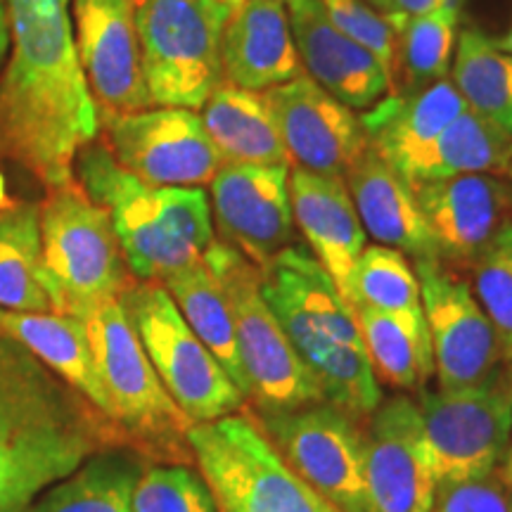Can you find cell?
<instances>
[{
    "label": "cell",
    "instance_id": "6da1fadb",
    "mask_svg": "<svg viewBox=\"0 0 512 512\" xmlns=\"http://www.w3.org/2000/svg\"><path fill=\"white\" fill-rule=\"evenodd\" d=\"M10 50L0 69V159L46 188L74 178L100 117L76 55L69 0H5Z\"/></svg>",
    "mask_w": 512,
    "mask_h": 512
},
{
    "label": "cell",
    "instance_id": "7a4b0ae2",
    "mask_svg": "<svg viewBox=\"0 0 512 512\" xmlns=\"http://www.w3.org/2000/svg\"><path fill=\"white\" fill-rule=\"evenodd\" d=\"M114 422L0 330V512H22L95 453L124 446Z\"/></svg>",
    "mask_w": 512,
    "mask_h": 512
},
{
    "label": "cell",
    "instance_id": "3957f363",
    "mask_svg": "<svg viewBox=\"0 0 512 512\" xmlns=\"http://www.w3.org/2000/svg\"><path fill=\"white\" fill-rule=\"evenodd\" d=\"M261 271V294L316 377L325 401L366 420L384 399L356 311L306 245L292 242Z\"/></svg>",
    "mask_w": 512,
    "mask_h": 512
},
{
    "label": "cell",
    "instance_id": "277c9868",
    "mask_svg": "<svg viewBox=\"0 0 512 512\" xmlns=\"http://www.w3.org/2000/svg\"><path fill=\"white\" fill-rule=\"evenodd\" d=\"M76 181L107 209L128 271L162 283L202 259L216 240L209 195L202 188H152L126 174L95 138L74 162Z\"/></svg>",
    "mask_w": 512,
    "mask_h": 512
},
{
    "label": "cell",
    "instance_id": "5b68a950",
    "mask_svg": "<svg viewBox=\"0 0 512 512\" xmlns=\"http://www.w3.org/2000/svg\"><path fill=\"white\" fill-rule=\"evenodd\" d=\"M41 209L43 273L55 313L86 318L95 306L119 299L133 275L110 214L72 181L48 188Z\"/></svg>",
    "mask_w": 512,
    "mask_h": 512
},
{
    "label": "cell",
    "instance_id": "8992f818",
    "mask_svg": "<svg viewBox=\"0 0 512 512\" xmlns=\"http://www.w3.org/2000/svg\"><path fill=\"white\" fill-rule=\"evenodd\" d=\"M83 323L114 422L124 437L145 451L176 458V463L192 458V422L164 389L121 299L95 306Z\"/></svg>",
    "mask_w": 512,
    "mask_h": 512
},
{
    "label": "cell",
    "instance_id": "52a82bcc",
    "mask_svg": "<svg viewBox=\"0 0 512 512\" xmlns=\"http://www.w3.org/2000/svg\"><path fill=\"white\" fill-rule=\"evenodd\" d=\"M202 259L219 278L230 302L247 377V399L256 403L259 413L294 411L325 401L318 380L297 356L261 294L259 268L219 238L211 242Z\"/></svg>",
    "mask_w": 512,
    "mask_h": 512
},
{
    "label": "cell",
    "instance_id": "ba28073f",
    "mask_svg": "<svg viewBox=\"0 0 512 512\" xmlns=\"http://www.w3.org/2000/svg\"><path fill=\"white\" fill-rule=\"evenodd\" d=\"M188 446L219 512H337L294 475L249 415L192 425Z\"/></svg>",
    "mask_w": 512,
    "mask_h": 512
},
{
    "label": "cell",
    "instance_id": "9c48e42d",
    "mask_svg": "<svg viewBox=\"0 0 512 512\" xmlns=\"http://www.w3.org/2000/svg\"><path fill=\"white\" fill-rule=\"evenodd\" d=\"M230 10L219 0H138L140 64L152 107L202 110L223 81L221 34Z\"/></svg>",
    "mask_w": 512,
    "mask_h": 512
},
{
    "label": "cell",
    "instance_id": "30bf717a",
    "mask_svg": "<svg viewBox=\"0 0 512 512\" xmlns=\"http://www.w3.org/2000/svg\"><path fill=\"white\" fill-rule=\"evenodd\" d=\"M119 299L164 389L192 425L242 411L247 396L190 330L162 283L133 280Z\"/></svg>",
    "mask_w": 512,
    "mask_h": 512
},
{
    "label": "cell",
    "instance_id": "8fae6325",
    "mask_svg": "<svg viewBox=\"0 0 512 512\" xmlns=\"http://www.w3.org/2000/svg\"><path fill=\"white\" fill-rule=\"evenodd\" d=\"M418 399L437 484L501 470L512 439V358L475 384L425 387Z\"/></svg>",
    "mask_w": 512,
    "mask_h": 512
},
{
    "label": "cell",
    "instance_id": "7c38bea8",
    "mask_svg": "<svg viewBox=\"0 0 512 512\" xmlns=\"http://www.w3.org/2000/svg\"><path fill=\"white\" fill-rule=\"evenodd\" d=\"M268 441L337 512H373L366 482V420L328 401L259 413Z\"/></svg>",
    "mask_w": 512,
    "mask_h": 512
},
{
    "label": "cell",
    "instance_id": "4fadbf2b",
    "mask_svg": "<svg viewBox=\"0 0 512 512\" xmlns=\"http://www.w3.org/2000/svg\"><path fill=\"white\" fill-rule=\"evenodd\" d=\"M98 138L126 174L152 188H202L223 166L200 114L183 107L100 117Z\"/></svg>",
    "mask_w": 512,
    "mask_h": 512
},
{
    "label": "cell",
    "instance_id": "5bb4252c",
    "mask_svg": "<svg viewBox=\"0 0 512 512\" xmlns=\"http://www.w3.org/2000/svg\"><path fill=\"white\" fill-rule=\"evenodd\" d=\"M420 304L434 351L439 387H465L505 361L494 325L479 306L470 280L441 259H415Z\"/></svg>",
    "mask_w": 512,
    "mask_h": 512
},
{
    "label": "cell",
    "instance_id": "9a60e30c",
    "mask_svg": "<svg viewBox=\"0 0 512 512\" xmlns=\"http://www.w3.org/2000/svg\"><path fill=\"white\" fill-rule=\"evenodd\" d=\"M138 0H69L76 55L98 117L147 110L136 24Z\"/></svg>",
    "mask_w": 512,
    "mask_h": 512
},
{
    "label": "cell",
    "instance_id": "2e32d148",
    "mask_svg": "<svg viewBox=\"0 0 512 512\" xmlns=\"http://www.w3.org/2000/svg\"><path fill=\"white\" fill-rule=\"evenodd\" d=\"M366 482L373 512H430L437 475L413 396L382 399L366 418Z\"/></svg>",
    "mask_w": 512,
    "mask_h": 512
},
{
    "label": "cell",
    "instance_id": "e0dca14e",
    "mask_svg": "<svg viewBox=\"0 0 512 512\" xmlns=\"http://www.w3.org/2000/svg\"><path fill=\"white\" fill-rule=\"evenodd\" d=\"M290 166L223 164L209 183L211 219L219 240L256 268L294 242Z\"/></svg>",
    "mask_w": 512,
    "mask_h": 512
},
{
    "label": "cell",
    "instance_id": "ac0fdd59",
    "mask_svg": "<svg viewBox=\"0 0 512 512\" xmlns=\"http://www.w3.org/2000/svg\"><path fill=\"white\" fill-rule=\"evenodd\" d=\"M290 169L344 178L368 150L361 119L309 76L264 91Z\"/></svg>",
    "mask_w": 512,
    "mask_h": 512
},
{
    "label": "cell",
    "instance_id": "d6986e66",
    "mask_svg": "<svg viewBox=\"0 0 512 512\" xmlns=\"http://www.w3.org/2000/svg\"><path fill=\"white\" fill-rule=\"evenodd\" d=\"M437 256L451 268L475 264L512 221V185L503 176L467 174L411 185Z\"/></svg>",
    "mask_w": 512,
    "mask_h": 512
},
{
    "label": "cell",
    "instance_id": "ffe728a7",
    "mask_svg": "<svg viewBox=\"0 0 512 512\" xmlns=\"http://www.w3.org/2000/svg\"><path fill=\"white\" fill-rule=\"evenodd\" d=\"M299 60L309 79L349 110H363L389 95V76L368 48L344 36L328 19L320 0L287 5Z\"/></svg>",
    "mask_w": 512,
    "mask_h": 512
},
{
    "label": "cell",
    "instance_id": "44dd1931",
    "mask_svg": "<svg viewBox=\"0 0 512 512\" xmlns=\"http://www.w3.org/2000/svg\"><path fill=\"white\" fill-rule=\"evenodd\" d=\"M223 81L264 93L306 76L287 5L249 0L235 5L221 34Z\"/></svg>",
    "mask_w": 512,
    "mask_h": 512
},
{
    "label": "cell",
    "instance_id": "7402d4cb",
    "mask_svg": "<svg viewBox=\"0 0 512 512\" xmlns=\"http://www.w3.org/2000/svg\"><path fill=\"white\" fill-rule=\"evenodd\" d=\"M467 110L451 79H441L415 93L384 95L361 114L368 147L403 181L411 183L415 166L441 131Z\"/></svg>",
    "mask_w": 512,
    "mask_h": 512
},
{
    "label": "cell",
    "instance_id": "603a6c76",
    "mask_svg": "<svg viewBox=\"0 0 512 512\" xmlns=\"http://www.w3.org/2000/svg\"><path fill=\"white\" fill-rule=\"evenodd\" d=\"M290 200L294 226L302 230L306 247L347 299L351 273L366 249V230L347 183L344 178L292 169Z\"/></svg>",
    "mask_w": 512,
    "mask_h": 512
},
{
    "label": "cell",
    "instance_id": "cb8c5ba5",
    "mask_svg": "<svg viewBox=\"0 0 512 512\" xmlns=\"http://www.w3.org/2000/svg\"><path fill=\"white\" fill-rule=\"evenodd\" d=\"M363 230L377 245L399 249L411 259H439L415 192L373 150L363 152L344 176Z\"/></svg>",
    "mask_w": 512,
    "mask_h": 512
},
{
    "label": "cell",
    "instance_id": "d4e9b609",
    "mask_svg": "<svg viewBox=\"0 0 512 512\" xmlns=\"http://www.w3.org/2000/svg\"><path fill=\"white\" fill-rule=\"evenodd\" d=\"M0 330L41 358L64 382L72 384L83 399L91 401L102 415L114 422L112 403L100 382L86 323L81 318L55 311L0 309Z\"/></svg>",
    "mask_w": 512,
    "mask_h": 512
},
{
    "label": "cell",
    "instance_id": "484cf974",
    "mask_svg": "<svg viewBox=\"0 0 512 512\" xmlns=\"http://www.w3.org/2000/svg\"><path fill=\"white\" fill-rule=\"evenodd\" d=\"M200 112L204 131L223 164L290 166L264 93L221 81Z\"/></svg>",
    "mask_w": 512,
    "mask_h": 512
},
{
    "label": "cell",
    "instance_id": "4316f807",
    "mask_svg": "<svg viewBox=\"0 0 512 512\" xmlns=\"http://www.w3.org/2000/svg\"><path fill=\"white\" fill-rule=\"evenodd\" d=\"M354 311L377 382L401 394L425 389L434 377V351L422 306L415 311Z\"/></svg>",
    "mask_w": 512,
    "mask_h": 512
},
{
    "label": "cell",
    "instance_id": "83f0119b",
    "mask_svg": "<svg viewBox=\"0 0 512 512\" xmlns=\"http://www.w3.org/2000/svg\"><path fill=\"white\" fill-rule=\"evenodd\" d=\"M143 470V458L133 448H105L22 512H133V489Z\"/></svg>",
    "mask_w": 512,
    "mask_h": 512
},
{
    "label": "cell",
    "instance_id": "f1b7e54d",
    "mask_svg": "<svg viewBox=\"0 0 512 512\" xmlns=\"http://www.w3.org/2000/svg\"><path fill=\"white\" fill-rule=\"evenodd\" d=\"M0 309L53 311L43 273L38 204L10 202L0 209Z\"/></svg>",
    "mask_w": 512,
    "mask_h": 512
},
{
    "label": "cell",
    "instance_id": "f546056e",
    "mask_svg": "<svg viewBox=\"0 0 512 512\" xmlns=\"http://www.w3.org/2000/svg\"><path fill=\"white\" fill-rule=\"evenodd\" d=\"M162 285L176 302L190 330L226 368L230 380L238 384L240 392L247 396V377L240 361L233 311H230V302L219 278L211 273L204 259H200L197 264L169 275L162 280Z\"/></svg>",
    "mask_w": 512,
    "mask_h": 512
},
{
    "label": "cell",
    "instance_id": "4dcf8cb0",
    "mask_svg": "<svg viewBox=\"0 0 512 512\" xmlns=\"http://www.w3.org/2000/svg\"><path fill=\"white\" fill-rule=\"evenodd\" d=\"M510 164V133L501 131L491 121L477 117L475 112L465 110L427 147L408 185L467 174L508 176Z\"/></svg>",
    "mask_w": 512,
    "mask_h": 512
},
{
    "label": "cell",
    "instance_id": "1f68e13d",
    "mask_svg": "<svg viewBox=\"0 0 512 512\" xmlns=\"http://www.w3.org/2000/svg\"><path fill=\"white\" fill-rule=\"evenodd\" d=\"M451 81L465 107L512 136V55L482 31H460Z\"/></svg>",
    "mask_w": 512,
    "mask_h": 512
},
{
    "label": "cell",
    "instance_id": "d6a6232c",
    "mask_svg": "<svg viewBox=\"0 0 512 512\" xmlns=\"http://www.w3.org/2000/svg\"><path fill=\"white\" fill-rule=\"evenodd\" d=\"M460 0H446L437 10L413 17L396 31V86L394 95L415 93L451 72Z\"/></svg>",
    "mask_w": 512,
    "mask_h": 512
},
{
    "label": "cell",
    "instance_id": "836d02e7",
    "mask_svg": "<svg viewBox=\"0 0 512 512\" xmlns=\"http://www.w3.org/2000/svg\"><path fill=\"white\" fill-rule=\"evenodd\" d=\"M347 302L373 311L420 309V283L408 256L384 245L363 249L351 273Z\"/></svg>",
    "mask_w": 512,
    "mask_h": 512
},
{
    "label": "cell",
    "instance_id": "e575fe53",
    "mask_svg": "<svg viewBox=\"0 0 512 512\" xmlns=\"http://www.w3.org/2000/svg\"><path fill=\"white\" fill-rule=\"evenodd\" d=\"M470 275L472 292L494 325L503 356L512 358V221L479 254Z\"/></svg>",
    "mask_w": 512,
    "mask_h": 512
},
{
    "label": "cell",
    "instance_id": "d590c367",
    "mask_svg": "<svg viewBox=\"0 0 512 512\" xmlns=\"http://www.w3.org/2000/svg\"><path fill=\"white\" fill-rule=\"evenodd\" d=\"M133 512H219L200 470L185 463L145 467L133 489Z\"/></svg>",
    "mask_w": 512,
    "mask_h": 512
},
{
    "label": "cell",
    "instance_id": "8d00e7d4",
    "mask_svg": "<svg viewBox=\"0 0 512 512\" xmlns=\"http://www.w3.org/2000/svg\"><path fill=\"white\" fill-rule=\"evenodd\" d=\"M328 19L335 27L356 41L358 46L368 48L382 62L389 76V95H394L396 86V43L399 36L392 24L380 12L370 8L366 0H320Z\"/></svg>",
    "mask_w": 512,
    "mask_h": 512
},
{
    "label": "cell",
    "instance_id": "74e56055",
    "mask_svg": "<svg viewBox=\"0 0 512 512\" xmlns=\"http://www.w3.org/2000/svg\"><path fill=\"white\" fill-rule=\"evenodd\" d=\"M430 512H512V489L498 470L475 479L439 482Z\"/></svg>",
    "mask_w": 512,
    "mask_h": 512
},
{
    "label": "cell",
    "instance_id": "f35d334b",
    "mask_svg": "<svg viewBox=\"0 0 512 512\" xmlns=\"http://www.w3.org/2000/svg\"><path fill=\"white\" fill-rule=\"evenodd\" d=\"M370 8L380 12V15L392 24L394 31H399L403 24L411 22L413 17L427 15V12L437 10L446 0H366Z\"/></svg>",
    "mask_w": 512,
    "mask_h": 512
},
{
    "label": "cell",
    "instance_id": "ab89813d",
    "mask_svg": "<svg viewBox=\"0 0 512 512\" xmlns=\"http://www.w3.org/2000/svg\"><path fill=\"white\" fill-rule=\"evenodd\" d=\"M10 50V24H8V3L0 0V69L5 67Z\"/></svg>",
    "mask_w": 512,
    "mask_h": 512
},
{
    "label": "cell",
    "instance_id": "60d3db41",
    "mask_svg": "<svg viewBox=\"0 0 512 512\" xmlns=\"http://www.w3.org/2000/svg\"><path fill=\"white\" fill-rule=\"evenodd\" d=\"M501 477L503 479H510L512 477V439H510V448H508V453H505V460H503V465H501Z\"/></svg>",
    "mask_w": 512,
    "mask_h": 512
},
{
    "label": "cell",
    "instance_id": "b9f144b4",
    "mask_svg": "<svg viewBox=\"0 0 512 512\" xmlns=\"http://www.w3.org/2000/svg\"><path fill=\"white\" fill-rule=\"evenodd\" d=\"M494 43L501 50H505V53H510L512 55V27L505 31V36H501V38H494Z\"/></svg>",
    "mask_w": 512,
    "mask_h": 512
},
{
    "label": "cell",
    "instance_id": "7bdbcfd3",
    "mask_svg": "<svg viewBox=\"0 0 512 512\" xmlns=\"http://www.w3.org/2000/svg\"><path fill=\"white\" fill-rule=\"evenodd\" d=\"M8 204H10L8 188H5V176H3V171H0V209H5Z\"/></svg>",
    "mask_w": 512,
    "mask_h": 512
},
{
    "label": "cell",
    "instance_id": "ee69618b",
    "mask_svg": "<svg viewBox=\"0 0 512 512\" xmlns=\"http://www.w3.org/2000/svg\"><path fill=\"white\" fill-rule=\"evenodd\" d=\"M219 3L228 5V8H235V5H242V3H249V0H219ZM271 3H283V5H290L294 0H271Z\"/></svg>",
    "mask_w": 512,
    "mask_h": 512
},
{
    "label": "cell",
    "instance_id": "f6af8a7d",
    "mask_svg": "<svg viewBox=\"0 0 512 512\" xmlns=\"http://www.w3.org/2000/svg\"><path fill=\"white\" fill-rule=\"evenodd\" d=\"M508 181H510V185H512V164H510V169H508Z\"/></svg>",
    "mask_w": 512,
    "mask_h": 512
},
{
    "label": "cell",
    "instance_id": "bcb514c9",
    "mask_svg": "<svg viewBox=\"0 0 512 512\" xmlns=\"http://www.w3.org/2000/svg\"><path fill=\"white\" fill-rule=\"evenodd\" d=\"M503 482H505V484H508V486H510V489H512V477H510V479H503Z\"/></svg>",
    "mask_w": 512,
    "mask_h": 512
}]
</instances>
